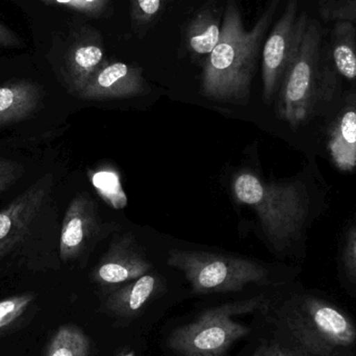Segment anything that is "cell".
<instances>
[{
    "label": "cell",
    "mask_w": 356,
    "mask_h": 356,
    "mask_svg": "<svg viewBox=\"0 0 356 356\" xmlns=\"http://www.w3.org/2000/svg\"><path fill=\"white\" fill-rule=\"evenodd\" d=\"M33 300V295L23 294L0 301V330L18 319Z\"/></svg>",
    "instance_id": "21"
},
{
    "label": "cell",
    "mask_w": 356,
    "mask_h": 356,
    "mask_svg": "<svg viewBox=\"0 0 356 356\" xmlns=\"http://www.w3.org/2000/svg\"><path fill=\"white\" fill-rule=\"evenodd\" d=\"M152 265L133 234L116 236L94 270L93 280L102 286H116L145 275Z\"/></svg>",
    "instance_id": "8"
},
{
    "label": "cell",
    "mask_w": 356,
    "mask_h": 356,
    "mask_svg": "<svg viewBox=\"0 0 356 356\" xmlns=\"http://www.w3.org/2000/svg\"><path fill=\"white\" fill-rule=\"evenodd\" d=\"M232 192L238 202L255 211L276 250H284L300 236L309 209V196L300 181L267 182L242 171L234 178Z\"/></svg>",
    "instance_id": "2"
},
{
    "label": "cell",
    "mask_w": 356,
    "mask_h": 356,
    "mask_svg": "<svg viewBox=\"0 0 356 356\" xmlns=\"http://www.w3.org/2000/svg\"><path fill=\"white\" fill-rule=\"evenodd\" d=\"M20 44V39L18 35L10 31L6 25L0 23V46L3 47H10V46H17Z\"/></svg>",
    "instance_id": "25"
},
{
    "label": "cell",
    "mask_w": 356,
    "mask_h": 356,
    "mask_svg": "<svg viewBox=\"0 0 356 356\" xmlns=\"http://www.w3.org/2000/svg\"><path fill=\"white\" fill-rule=\"evenodd\" d=\"M167 0H131L133 24L141 27L149 24L162 12Z\"/></svg>",
    "instance_id": "20"
},
{
    "label": "cell",
    "mask_w": 356,
    "mask_h": 356,
    "mask_svg": "<svg viewBox=\"0 0 356 356\" xmlns=\"http://www.w3.org/2000/svg\"><path fill=\"white\" fill-rule=\"evenodd\" d=\"M43 98L41 87L21 79L0 87V125L24 120L35 112Z\"/></svg>",
    "instance_id": "15"
},
{
    "label": "cell",
    "mask_w": 356,
    "mask_h": 356,
    "mask_svg": "<svg viewBox=\"0 0 356 356\" xmlns=\"http://www.w3.org/2000/svg\"><path fill=\"white\" fill-rule=\"evenodd\" d=\"M100 229L97 204L89 194H79L69 205L60 232V255L64 261L77 259Z\"/></svg>",
    "instance_id": "10"
},
{
    "label": "cell",
    "mask_w": 356,
    "mask_h": 356,
    "mask_svg": "<svg viewBox=\"0 0 356 356\" xmlns=\"http://www.w3.org/2000/svg\"><path fill=\"white\" fill-rule=\"evenodd\" d=\"M344 265L347 274L356 282V227L351 230L344 249Z\"/></svg>",
    "instance_id": "24"
},
{
    "label": "cell",
    "mask_w": 356,
    "mask_h": 356,
    "mask_svg": "<svg viewBox=\"0 0 356 356\" xmlns=\"http://www.w3.org/2000/svg\"><path fill=\"white\" fill-rule=\"evenodd\" d=\"M277 3L278 0H273L254 26L248 31L234 0L228 2L219 42L209 54L203 68V95L218 102L242 104L248 102L261 42Z\"/></svg>",
    "instance_id": "1"
},
{
    "label": "cell",
    "mask_w": 356,
    "mask_h": 356,
    "mask_svg": "<svg viewBox=\"0 0 356 356\" xmlns=\"http://www.w3.org/2000/svg\"><path fill=\"white\" fill-rule=\"evenodd\" d=\"M252 356H264L263 351H261V348L257 349V350L255 351L254 355H253Z\"/></svg>",
    "instance_id": "28"
},
{
    "label": "cell",
    "mask_w": 356,
    "mask_h": 356,
    "mask_svg": "<svg viewBox=\"0 0 356 356\" xmlns=\"http://www.w3.org/2000/svg\"><path fill=\"white\" fill-rule=\"evenodd\" d=\"M167 264L184 274L197 294L240 292L248 284L268 282L263 266L234 255L172 249Z\"/></svg>",
    "instance_id": "6"
},
{
    "label": "cell",
    "mask_w": 356,
    "mask_h": 356,
    "mask_svg": "<svg viewBox=\"0 0 356 356\" xmlns=\"http://www.w3.org/2000/svg\"><path fill=\"white\" fill-rule=\"evenodd\" d=\"M261 348L264 356H296L291 355L278 344L265 345Z\"/></svg>",
    "instance_id": "26"
},
{
    "label": "cell",
    "mask_w": 356,
    "mask_h": 356,
    "mask_svg": "<svg viewBox=\"0 0 356 356\" xmlns=\"http://www.w3.org/2000/svg\"><path fill=\"white\" fill-rule=\"evenodd\" d=\"M147 92L141 68L122 62H106L77 95L89 100L123 99Z\"/></svg>",
    "instance_id": "9"
},
{
    "label": "cell",
    "mask_w": 356,
    "mask_h": 356,
    "mask_svg": "<svg viewBox=\"0 0 356 356\" xmlns=\"http://www.w3.org/2000/svg\"><path fill=\"white\" fill-rule=\"evenodd\" d=\"M120 356H136L135 351H129V353H124V355Z\"/></svg>",
    "instance_id": "29"
},
{
    "label": "cell",
    "mask_w": 356,
    "mask_h": 356,
    "mask_svg": "<svg viewBox=\"0 0 356 356\" xmlns=\"http://www.w3.org/2000/svg\"><path fill=\"white\" fill-rule=\"evenodd\" d=\"M94 1H95V0H74V4L76 6H85L86 4L91 3V2Z\"/></svg>",
    "instance_id": "27"
},
{
    "label": "cell",
    "mask_w": 356,
    "mask_h": 356,
    "mask_svg": "<svg viewBox=\"0 0 356 356\" xmlns=\"http://www.w3.org/2000/svg\"><path fill=\"white\" fill-rule=\"evenodd\" d=\"M158 289V277L145 274L111 293L106 298L104 307L108 313L117 317H134L145 307Z\"/></svg>",
    "instance_id": "16"
},
{
    "label": "cell",
    "mask_w": 356,
    "mask_h": 356,
    "mask_svg": "<svg viewBox=\"0 0 356 356\" xmlns=\"http://www.w3.org/2000/svg\"><path fill=\"white\" fill-rule=\"evenodd\" d=\"M322 66V31L309 20L278 90V115L292 129L309 120L321 98Z\"/></svg>",
    "instance_id": "4"
},
{
    "label": "cell",
    "mask_w": 356,
    "mask_h": 356,
    "mask_svg": "<svg viewBox=\"0 0 356 356\" xmlns=\"http://www.w3.org/2000/svg\"><path fill=\"white\" fill-rule=\"evenodd\" d=\"M43 1H46V2H52V1H54V0H43Z\"/></svg>",
    "instance_id": "31"
},
{
    "label": "cell",
    "mask_w": 356,
    "mask_h": 356,
    "mask_svg": "<svg viewBox=\"0 0 356 356\" xmlns=\"http://www.w3.org/2000/svg\"><path fill=\"white\" fill-rule=\"evenodd\" d=\"M22 173V167L18 163L0 158V194L10 188Z\"/></svg>",
    "instance_id": "23"
},
{
    "label": "cell",
    "mask_w": 356,
    "mask_h": 356,
    "mask_svg": "<svg viewBox=\"0 0 356 356\" xmlns=\"http://www.w3.org/2000/svg\"><path fill=\"white\" fill-rule=\"evenodd\" d=\"M102 41L95 35H88L75 42L65 60L67 81L79 93L94 73L104 64Z\"/></svg>",
    "instance_id": "13"
},
{
    "label": "cell",
    "mask_w": 356,
    "mask_h": 356,
    "mask_svg": "<svg viewBox=\"0 0 356 356\" xmlns=\"http://www.w3.org/2000/svg\"><path fill=\"white\" fill-rule=\"evenodd\" d=\"M320 10L330 20L356 21V0H321Z\"/></svg>",
    "instance_id": "22"
},
{
    "label": "cell",
    "mask_w": 356,
    "mask_h": 356,
    "mask_svg": "<svg viewBox=\"0 0 356 356\" xmlns=\"http://www.w3.org/2000/svg\"><path fill=\"white\" fill-rule=\"evenodd\" d=\"M307 21L309 18L305 13L298 15V0H289L282 17L266 40L261 56L266 102H271L280 90L284 73L296 54Z\"/></svg>",
    "instance_id": "7"
},
{
    "label": "cell",
    "mask_w": 356,
    "mask_h": 356,
    "mask_svg": "<svg viewBox=\"0 0 356 356\" xmlns=\"http://www.w3.org/2000/svg\"><path fill=\"white\" fill-rule=\"evenodd\" d=\"M47 177L38 180L0 211V246L2 248L14 244L26 232L45 198Z\"/></svg>",
    "instance_id": "12"
},
{
    "label": "cell",
    "mask_w": 356,
    "mask_h": 356,
    "mask_svg": "<svg viewBox=\"0 0 356 356\" xmlns=\"http://www.w3.org/2000/svg\"><path fill=\"white\" fill-rule=\"evenodd\" d=\"M284 326L305 356H348L356 344V326L342 309L305 296L284 313Z\"/></svg>",
    "instance_id": "3"
},
{
    "label": "cell",
    "mask_w": 356,
    "mask_h": 356,
    "mask_svg": "<svg viewBox=\"0 0 356 356\" xmlns=\"http://www.w3.org/2000/svg\"><path fill=\"white\" fill-rule=\"evenodd\" d=\"M94 186L99 192L100 196L108 201V204L116 209H122L127 204V196L121 188L118 175L110 171H100L94 175Z\"/></svg>",
    "instance_id": "19"
},
{
    "label": "cell",
    "mask_w": 356,
    "mask_h": 356,
    "mask_svg": "<svg viewBox=\"0 0 356 356\" xmlns=\"http://www.w3.org/2000/svg\"><path fill=\"white\" fill-rule=\"evenodd\" d=\"M221 26L213 13L202 10L193 18L186 31V41L191 49L198 54H209L217 46Z\"/></svg>",
    "instance_id": "17"
},
{
    "label": "cell",
    "mask_w": 356,
    "mask_h": 356,
    "mask_svg": "<svg viewBox=\"0 0 356 356\" xmlns=\"http://www.w3.org/2000/svg\"><path fill=\"white\" fill-rule=\"evenodd\" d=\"M91 344L85 332L75 325H64L48 345L46 356H89Z\"/></svg>",
    "instance_id": "18"
},
{
    "label": "cell",
    "mask_w": 356,
    "mask_h": 356,
    "mask_svg": "<svg viewBox=\"0 0 356 356\" xmlns=\"http://www.w3.org/2000/svg\"><path fill=\"white\" fill-rule=\"evenodd\" d=\"M328 152L339 170L350 172L356 168V96L337 118L330 131Z\"/></svg>",
    "instance_id": "14"
},
{
    "label": "cell",
    "mask_w": 356,
    "mask_h": 356,
    "mask_svg": "<svg viewBox=\"0 0 356 356\" xmlns=\"http://www.w3.org/2000/svg\"><path fill=\"white\" fill-rule=\"evenodd\" d=\"M2 251H3V248H2L1 246H0V255H1Z\"/></svg>",
    "instance_id": "30"
},
{
    "label": "cell",
    "mask_w": 356,
    "mask_h": 356,
    "mask_svg": "<svg viewBox=\"0 0 356 356\" xmlns=\"http://www.w3.org/2000/svg\"><path fill=\"white\" fill-rule=\"evenodd\" d=\"M328 49L330 68L322 66V88L325 94L334 91V74L349 81L356 79V29L353 22L336 21Z\"/></svg>",
    "instance_id": "11"
},
{
    "label": "cell",
    "mask_w": 356,
    "mask_h": 356,
    "mask_svg": "<svg viewBox=\"0 0 356 356\" xmlns=\"http://www.w3.org/2000/svg\"><path fill=\"white\" fill-rule=\"evenodd\" d=\"M266 307L265 297L257 296L207 309L196 321L175 330L167 344L180 356H222L250 332L232 317L261 311Z\"/></svg>",
    "instance_id": "5"
}]
</instances>
